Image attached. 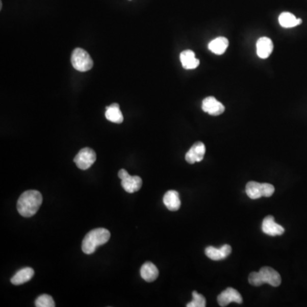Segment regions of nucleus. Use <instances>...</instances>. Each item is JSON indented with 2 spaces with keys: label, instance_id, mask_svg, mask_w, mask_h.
<instances>
[{
  "label": "nucleus",
  "instance_id": "obj_14",
  "mask_svg": "<svg viewBox=\"0 0 307 307\" xmlns=\"http://www.w3.org/2000/svg\"><path fill=\"white\" fill-rule=\"evenodd\" d=\"M163 202L170 211H177L181 207L180 194L176 190L167 191L163 197Z\"/></svg>",
  "mask_w": 307,
  "mask_h": 307
},
{
  "label": "nucleus",
  "instance_id": "obj_2",
  "mask_svg": "<svg viewBox=\"0 0 307 307\" xmlns=\"http://www.w3.org/2000/svg\"><path fill=\"white\" fill-rule=\"evenodd\" d=\"M110 239V232L105 228L94 229L86 235L82 242V251L86 254H91L96 247L104 245Z\"/></svg>",
  "mask_w": 307,
  "mask_h": 307
},
{
  "label": "nucleus",
  "instance_id": "obj_17",
  "mask_svg": "<svg viewBox=\"0 0 307 307\" xmlns=\"http://www.w3.org/2000/svg\"><path fill=\"white\" fill-rule=\"evenodd\" d=\"M34 275V271L30 267L21 269L11 278V284L14 285H21V284H25V283L30 281Z\"/></svg>",
  "mask_w": 307,
  "mask_h": 307
},
{
  "label": "nucleus",
  "instance_id": "obj_1",
  "mask_svg": "<svg viewBox=\"0 0 307 307\" xmlns=\"http://www.w3.org/2000/svg\"><path fill=\"white\" fill-rule=\"evenodd\" d=\"M43 197L38 190H28L21 194L17 201V211L21 216H34L41 206Z\"/></svg>",
  "mask_w": 307,
  "mask_h": 307
},
{
  "label": "nucleus",
  "instance_id": "obj_15",
  "mask_svg": "<svg viewBox=\"0 0 307 307\" xmlns=\"http://www.w3.org/2000/svg\"><path fill=\"white\" fill-rule=\"evenodd\" d=\"M140 274L144 281L152 283L156 281L159 276V271L153 263L145 262L141 267Z\"/></svg>",
  "mask_w": 307,
  "mask_h": 307
},
{
  "label": "nucleus",
  "instance_id": "obj_20",
  "mask_svg": "<svg viewBox=\"0 0 307 307\" xmlns=\"http://www.w3.org/2000/svg\"><path fill=\"white\" fill-rule=\"evenodd\" d=\"M279 24L284 29H291L294 27L300 25L301 19H297L294 15L289 12H284L279 16Z\"/></svg>",
  "mask_w": 307,
  "mask_h": 307
},
{
  "label": "nucleus",
  "instance_id": "obj_22",
  "mask_svg": "<svg viewBox=\"0 0 307 307\" xmlns=\"http://www.w3.org/2000/svg\"><path fill=\"white\" fill-rule=\"evenodd\" d=\"M192 301L188 303L187 307H205L206 306V299L201 294H198L197 292L192 293Z\"/></svg>",
  "mask_w": 307,
  "mask_h": 307
},
{
  "label": "nucleus",
  "instance_id": "obj_23",
  "mask_svg": "<svg viewBox=\"0 0 307 307\" xmlns=\"http://www.w3.org/2000/svg\"><path fill=\"white\" fill-rule=\"evenodd\" d=\"M248 282H249L250 284L257 287L261 286V285L265 284L263 276H262L260 271H258V272L255 271V272H252L250 274L249 276H248Z\"/></svg>",
  "mask_w": 307,
  "mask_h": 307
},
{
  "label": "nucleus",
  "instance_id": "obj_10",
  "mask_svg": "<svg viewBox=\"0 0 307 307\" xmlns=\"http://www.w3.org/2000/svg\"><path fill=\"white\" fill-rule=\"evenodd\" d=\"M205 253L212 261H222V260L227 258L232 253V247L228 244L224 245L220 248H216V247L210 246V247H207Z\"/></svg>",
  "mask_w": 307,
  "mask_h": 307
},
{
  "label": "nucleus",
  "instance_id": "obj_16",
  "mask_svg": "<svg viewBox=\"0 0 307 307\" xmlns=\"http://www.w3.org/2000/svg\"><path fill=\"white\" fill-rule=\"evenodd\" d=\"M105 117L108 120H110L113 123H116V124H121L124 120L122 113L120 111L118 104H112L106 108Z\"/></svg>",
  "mask_w": 307,
  "mask_h": 307
},
{
  "label": "nucleus",
  "instance_id": "obj_8",
  "mask_svg": "<svg viewBox=\"0 0 307 307\" xmlns=\"http://www.w3.org/2000/svg\"><path fill=\"white\" fill-rule=\"evenodd\" d=\"M206 153L205 144L201 142L194 143L190 150L185 155V160L188 163L194 164L195 162H200L202 161Z\"/></svg>",
  "mask_w": 307,
  "mask_h": 307
},
{
  "label": "nucleus",
  "instance_id": "obj_19",
  "mask_svg": "<svg viewBox=\"0 0 307 307\" xmlns=\"http://www.w3.org/2000/svg\"><path fill=\"white\" fill-rule=\"evenodd\" d=\"M246 193L247 196L252 200H257L264 196L263 184L250 181L246 185Z\"/></svg>",
  "mask_w": 307,
  "mask_h": 307
},
{
  "label": "nucleus",
  "instance_id": "obj_13",
  "mask_svg": "<svg viewBox=\"0 0 307 307\" xmlns=\"http://www.w3.org/2000/svg\"><path fill=\"white\" fill-rule=\"evenodd\" d=\"M180 61L183 68L185 69H195L200 64V61L195 58V53L191 49H185L180 54Z\"/></svg>",
  "mask_w": 307,
  "mask_h": 307
},
{
  "label": "nucleus",
  "instance_id": "obj_3",
  "mask_svg": "<svg viewBox=\"0 0 307 307\" xmlns=\"http://www.w3.org/2000/svg\"><path fill=\"white\" fill-rule=\"evenodd\" d=\"M71 63L73 68L80 72H86L93 67V61L91 59V56L82 48L73 49L71 57Z\"/></svg>",
  "mask_w": 307,
  "mask_h": 307
},
{
  "label": "nucleus",
  "instance_id": "obj_7",
  "mask_svg": "<svg viewBox=\"0 0 307 307\" xmlns=\"http://www.w3.org/2000/svg\"><path fill=\"white\" fill-rule=\"evenodd\" d=\"M218 303L220 306H226L229 303L235 302L237 304H242V297L239 292L232 288H228L224 291L222 292L217 298Z\"/></svg>",
  "mask_w": 307,
  "mask_h": 307
},
{
  "label": "nucleus",
  "instance_id": "obj_6",
  "mask_svg": "<svg viewBox=\"0 0 307 307\" xmlns=\"http://www.w3.org/2000/svg\"><path fill=\"white\" fill-rule=\"evenodd\" d=\"M201 108L204 112L208 113L210 115L218 116L224 112V105L218 101L214 96H208L202 101Z\"/></svg>",
  "mask_w": 307,
  "mask_h": 307
},
{
  "label": "nucleus",
  "instance_id": "obj_12",
  "mask_svg": "<svg viewBox=\"0 0 307 307\" xmlns=\"http://www.w3.org/2000/svg\"><path fill=\"white\" fill-rule=\"evenodd\" d=\"M261 275L263 276L265 284H268L272 287H278L282 283L280 274L273 268L266 266L260 270Z\"/></svg>",
  "mask_w": 307,
  "mask_h": 307
},
{
  "label": "nucleus",
  "instance_id": "obj_11",
  "mask_svg": "<svg viewBox=\"0 0 307 307\" xmlns=\"http://www.w3.org/2000/svg\"><path fill=\"white\" fill-rule=\"evenodd\" d=\"M273 43L271 39L267 37H261L256 43L257 55L261 59H266L271 56L273 52Z\"/></svg>",
  "mask_w": 307,
  "mask_h": 307
},
{
  "label": "nucleus",
  "instance_id": "obj_9",
  "mask_svg": "<svg viewBox=\"0 0 307 307\" xmlns=\"http://www.w3.org/2000/svg\"><path fill=\"white\" fill-rule=\"evenodd\" d=\"M262 232L271 237H276L284 234L285 229L280 224H276L273 216L269 215L262 222Z\"/></svg>",
  "mask_w": 307,
  "mask_h": 307
},
{
  "label": "nucleus",
  "instance_id": "obj_5",
  "mask_svg": "<svg viewBox=\"0 0 307 307\" xmlns=\"http://www.w3.org/2000/svg\"><path fill=\"white\" fill-rule=\"evenodd\" d=\"M96 159V155L93 149L84 148L77 154V156L73 159V162L80 169L86 170L94 164Z\"/></svg>",
  "mask_w": 307,
  "mask_h": 307
},
{
  "label": "nucleus",
  "instance_id": "obj_18",
  "mask_svg": "<svg viewBox=\"0 0 307 307\" xmlns=\"http://www.w3.org/2000/svg\"><path fill=\"white\" fill-rule=\"evenodd\" d=\"M228 45H229V40L226 38L218 37L209 43V49L216 55H222L225 53Z\"/></svg>",
  "mask_w": 307,
  "mask_h": 307
},
{
  "label": "nucleus",
  "instance_id": "obj_21",
  "mask_svg": "<svg viewBox=\"0 0 307 307\" xmlns=\"http://www.w3.org/2000/svg\"><path fill=\"white\" fill-rule=\"evenodd\" d=\"M35 305L37 307H54L55 306V302L50 295L42 294L35 300Z\"/></svg>",
  "mask_w": 307,
  "mask_h": 307
},
{
  "label": "nucleus",
  "instance_id": "obj_4",
  "mask_svg": "<svg viewBox=\"0 0 307 307\" xmlns=\"http://www.w3.org/2000/svg\"><path fill=\"white\" fill-rule=\"evenodd\" d=\"M118 176L121 180L123 189L127 193L137 192L142 187V178L138 176H130L125 169L120 170Z\"/></svg>",
  "mask_w": 307,
  "mask_h": 307
}]
</instances>
